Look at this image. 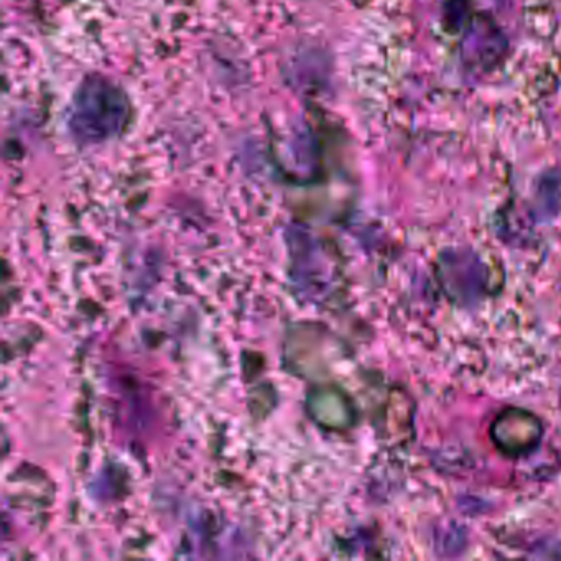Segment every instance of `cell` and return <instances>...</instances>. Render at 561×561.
Returning <instances> with one entry per match:
<instances>
[{
	"mask_svg": "<svg viewBox=\"0 0 561 561\" xmlns=\"http://www.w3.org/2000/svg\"><path fill=\"white\" fill-rule=\"evenodd\" d=\"M491 435L497 448L506 455H524L534 450L542 438V423L527 410L509 408L497 415Z\"/></svg>",
	"mask_w": 561,
	"mask_h": 561,
	"instance_id": "1",
	"label": "cell"
}]
</instances>
